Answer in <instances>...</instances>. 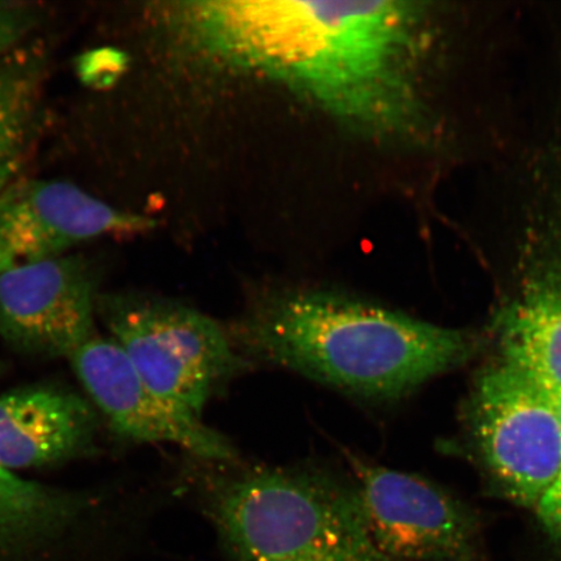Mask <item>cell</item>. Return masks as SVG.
I'll return each mask as SVG.
<instances>
[{
    "label": "cell",
    "instance_id": "3957f363",
    "mask_svg": "<svg viewBox=\"0 0 561 561\" xmlns=\"http://www.w3.org/2000/svg\"><path fill=\"white\" fill-rule=\"evenodd\" d=\"M205 507L231 561H391L369 535L355 481L321 471L216 477Z\"/></svg>",
    "mask_w": 561,
    "mask_h": 561
},
{
    "label": "cell",
    "instance_id": "7c38bea8",
    "mask_svg": "<svg viewBox=\"0 0 561 561\" xmlns=\"http://www.w3.org/2000/svg\"><path fill=\"white\" fill-rule=\"evenodd\" d=\"M88 497L21 479L0 468V561L60 541L88 514Z\"/></svg>",
    "mask_w": 561,
    "mask_h": 561
},
{
    "label": "cell",
    "instance_id": "30bf717a",
    "mask_svg": "<svg viewBox=\"0 0 561 561\" xmlns=\"http://www.w3.org/2000/svg\"><path fill=\"white\" fill-rule=\"evenodd\" d=\"M94 407L54 385L27 386L0 397V468H44L94 446Z\"/></svg>",
    "mask_w": 561,
    "mask_h": 561
},
{
    "label": "cell",
    "instance_id": "8992f818",
    "mask_svg": "<svg viewBox=\"0 0 561 561\" xmlns=\"http://www.w3.org/2000/svg\"><path fill=\"white\" fill-rule=\"evenodd\" d=\"M369 535L391 561H477L473 512L431 481L346 453Z\"/></svg>",
    "mask_w": 561,
    "mask_h": 561
},
{
    "label": "cell",
    "instance_id": "ba28073f",
    "mask_svg": "<svg viewBox=\"0 0 561 561\" xmlns=\"http://www.w3.org/2000/svg\"><path fill=\"white\" fill-rule=\"evenodd\" d=\"M72 182L18 179L0 193V273L70 254L98 238L147 227Z\"/></svg>",
    "mask_w": 561,
    "mask_h": 561
},
{
    "label": "cell",
    "instance_id": "52a82bcc",
    "mask_svg": "<svg viewBox=\"0 0 561 561\" xmlns=\"http://www.w3.org/2000/svg\"><path fill=\"white\" fill-rule=\"evenodd\" d=\"M96 271L69 254L0 273V336L19 354L69 359L96 335Z\"/></svg>",
    "mask_w": 561,
    "mask_h": 561
},
{
    "label": "cell",
    "instance_id": "5b68a950",
    "mask_svg": "<svg viewBox=\"0 0 561 561\" xmlns=\"http://www.w3.org/2000/svg\"><path fill=\"white\" fill-rule=\"evenodd\" d=\"M469 412L490 476L510 501L536 511L560 474L559 396L497 359L479 377Z\"/></svg>",
    "mask_w": 561,
    "mask_h": 561
},
{
    "label": "cell",
    "instance_id": "9c48e42d",
    "mask_svg": "<svg viewBox=\"0 0 561 561\" xmlns=\"http://www.w3.org/2000/svg\"><path fill=\"white\" fill-rule=\"evenodd\" d=\"M68 360L118 436L138 444L175 445L208 461L236 459L226 437L161 399L110 335L96 334Z\"/></svg>",
    "mask_w": 561,
    "mask_h": 561
},
{
    "label": "cell",
    "instance_id": "6da1fadb",
    "mask_svg": "<svg viewBox=\"0 0 561 561\" xmlns=\"http://www.w3.org/2000/svg\"><path fill=\"white\" fill-rule=\"evenodd\" d=\"M146 13L168 51L268 76L356 128L404 136L420 118L416 3L171 2Z\"/></svg>",
    "mask_w": 561,
    "mask_h": 561
},
{
    "label": "cell",
    "instance_id": "9a60e30c",
    "mask_svg": "<svg viewBox=\"0 0 561 561\" xmlns=\"http://www.w3.org/2000/svg\"><path fill=\"white\" fill-rule=\"evenodd\" d=\"M561 411V394L559 396ZM539 523L552 543L561 551V469L556 485L535 511Z\"/></svg>",
    "mask_w": 561,
    "mask_h": 561
},
{
    "label": "cell",
    "instance_id": "5bb4252c",
    "mask_svg": "<svg viewBox=\"0 0 561 561\" xmlns=\"http://www.w3.org/2000/svg\"><path fill=\"white\" fill-rule=\"evenodd\" d=\"M44 18L37 3L23 0H0V61L24 46Z\"/></svg>",
    "mask_w": 561,
    "mask_h": 561
},
{
    "label": "cell",
    "instance_id": "277c9868",
    "mask_svg": "<svg viewBox=\"0 0 561 561\" xmlns=\"http://www.w3.org/2000/svg\"><path fill=\"white\" fill-rule=\"evenodd\" d=\"M98 318L157 394L202 419V412L248 362L207 314L158 298L101 294Z\"/></svg>",
    "mask_w": 561,
    "mask_h": 561
},
{
    "label": "cell",
    "instance_id": "4fadbf2b",
    "mask_svg": "<svg viewBox=\"0 0 561 561\" xmlns=\"http://www.w3.org/2000/svg\"><path fill=\"white\" fill-rule=\"evenodd\" d=\"M47 60L44 48L24 45L0 61V193L20 179L42 115Z\"/></svg>",
    "mask_w": 561,
    "mask_h": 561
},
{
    "label": "cell",
    "instance_id": "8fae6325",
    "mask_svg": "<svg viewBox=\"0 0 561 561\" xmlns=\"http://www.w3.org/2000/svg\"><path fill=\"white\" fill-rule=\"evenodd\" d=\"M515 297L497 313L500 359L561 394V244L535 259Z\"/></svg>",
    "mask_w": 561,
    "mask_h": 561
},
{
    "label": "cell",
    "instance_id": "7a4b0ae2",
    "mask_svg": "<svg viewBox=\"0 0 561 561\" xmlns=\"http://www.w3.org/2000/svg\"><path fill=\"white\" fill-rule=\"evenodd\" d=\"M240 353L368 401H394L471 359L472 333L327 291L277 294L233 325Z\"/></svg>",
    "mask_w": 561,
    "mask_h": 561
}]
</instances>
